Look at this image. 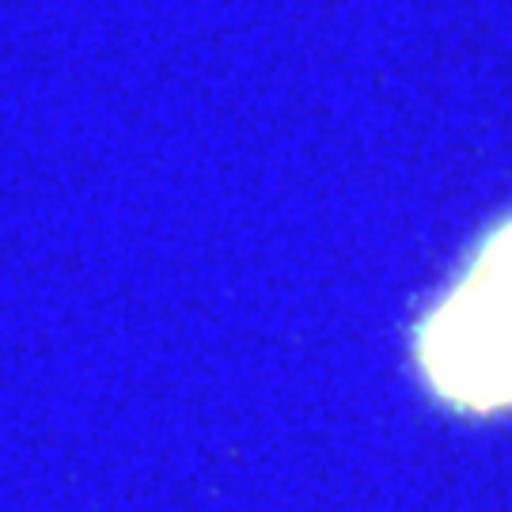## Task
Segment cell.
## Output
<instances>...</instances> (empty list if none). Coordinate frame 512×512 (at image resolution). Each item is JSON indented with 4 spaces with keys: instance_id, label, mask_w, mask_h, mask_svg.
<instances>
[{
    "instance_id": "1",
    "label": "cell",
    "mask_w": 512,
    "mask_h": 512,
    "mask_svg": "<svg viewBox=\"0 0 512 512\" xmlns=\"http://www.w3.org/2000/svg\"><path fill=\"white\" fill-rule=\"evenodd\" d=\"M433 384L463 406H512V224L490 236L429 323Z\"/></svg>"
}]
</instances>
